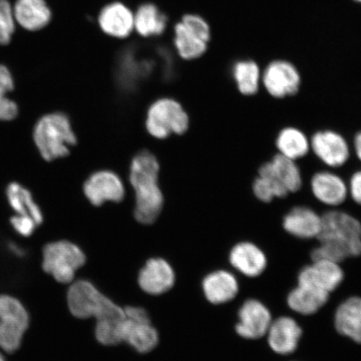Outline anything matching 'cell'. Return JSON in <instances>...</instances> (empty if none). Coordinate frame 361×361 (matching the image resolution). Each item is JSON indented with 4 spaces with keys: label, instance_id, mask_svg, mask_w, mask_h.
Listing matches in <instances>:
<instances>
[{
    "label": "cell",
    "instance_id": "31",
    "mask_svg": "<svg viewBox=\"0 0 361 361\" xmlns=\"http://www.w3.org/2000/svg\"><path fill=\"white\" fill-rule=\"evenodd\" d=\"M15 88V83L10 70L0 65V121H12L19 113L17 104L7 97Z\"/></svg>",
    "mask_w": 361,
    "mask_h": 361
},
{
    "label": "cell",
    "instance_id": "26",
    "mask_svg": "<svg viewBox=\"0 0 361 361\" xmlns=\"http://www.w3.org/2000/svg\"><path fill=\"white\" fill-rule=\"evenodd\" d=\"M203 292L212 304L227 303L237 295L238 284L237 279L227 271H216L204 279L202 283Z\"/></svg>",
    "mask_w": 361,
    "mask_h": 361
},
{
    "label": "cell",
    "instance_id": "12",
    "mask_svg": "<svg viewBox=\"0 0 361 361\" xmlns=\"http://www.w3.org/2000/svg\"><path fill=\"white\" fill-rule=\"evenodd\" d=\"M296 201L290 205L282 218V227L291 236L301 238H317L322 225L320 214L306 201L295 195Z\"/></svg>",
    "mask_w": 361,
    "mask_h": 361
},
{
    "label": "cell",
    "instance_id": "5",
    "mask_svg": "<svg viewBox=\"0 0 361 361\" xmlns=\"http://www.w3.org/2000/svg\"><path fill=\"white\" fill-rule=\"evenodd\" d=\"M310 156L323 168L341 171L353 160L350 140L332 128L316 129L310 135Z\"/></svg>",
    "mask_w": 361,
    "mask_h": 361
},
{
    "label": "cell",
    "instance_id": "22",
    "mask_svg": "<svg viewBox=\"0 0 361 361\" xmlns=\"http://www.w3.org/2000/svg\"><path fill=\"white\" fill-rule=\"evenodd\" d=\"M267 333L271 349L278 354L290 355L297 349L302 329L295 319L281 317L271 323Z\"/></svg>",
    "mask_w": 361,
    "mask_h": 361
},
{
    "label": "cell",
    "instance_id": "9",
    "mask_svg": "<svg viewBox=\"0 0 361 361\" xmlns=\"http://www.w3.org/2000/svg\"><path fill=\"white\" fill-rule=\"evenodd\" d=\"M28 326L29 314L20 301L0 295V348L8 353L19 349Z\"/></svg>",
    "mask_w": 361,
    "mask_h": 361
},
{
    "label": "cell",
    "instance_id": "13",
    "mask_svg": "<svg viewBox=\"0 0 361 361\" xmlns=\"http://www.w3.org/2000/svg\"><path fill=\"white\" fill-rule=\"evenodd\" d=\"M259 168L272 176L290 196L304 190L305 176L300 162L288 159L275 152L269 159L262 162Z\"/></svg>",
    "mask_w": 361,
    "mask_h": 361
},
{
    "label": "cell",
    "instance_id": "25",
    "mask_svg": "<svg viewBox=\"0 0 361 361\" xmlns=\"http://www.w3.org/2000/svg\"><path fill=\"white\" fill-rule=\"evenodd\" d=\"M123 341L128 343L140 353H147L155 348L159 338L150 319H132L126 318L121 331Z\"/></svg>",
    "mask_w": 361,
    "mask_h": 361
},
{
    "label": "cell",
    "instance_id": "6",
    "mask_svg": "<svg viewBox=\"0 0 361 361\" xmlns=\"http://www.w3.org/2000/svg\"><path fill=\"white\" fill-rule=\"evenodd\" d=\"M305 188L313 202L326 209H340L349 202L348 183L340 171L316 166L305 175Z\"/></svg>",
    "mask_w": 361,
    "mask_h": 361
},
{
    "label": "cell",
    "instance_id": "34",
    "mask_svg": "<svg viewBox=\"0 0 361 361\" xmlns=\"http://www.w3.org/2000/svg\"><path fill=\"white\" fill-rule=\"evenodd\" d=\"M348 183L349 202L361 207V166L350 164L341 171Z\"/></svg>",
    "mask_w": 361,
    "mask_h": 361
},
{
    "label": "cell",
    "instance_id": "28",
    "mask_svg": "<svg viewBox=\"0 0 361 361\" xmlns=\"http://www.w3.org/2000/svg\"><path fill=\"white\" fill-rule=\"evenodd\" d=\"M329 293L299 284L288 296V305L295 312L313 314L327 303Z\"/></svg>",
    "mask_w": 361,
    "mask_h": 361
},
{
    "label": "cell",
    "instance_id": "36",
    "mask_svg": "<svg viewBox=\"0 0 361 361\" xmlns=\"http://www.w3.org/2000/svg\"><path fill=\"white\" fill-rule=\"evenodd\" d=\"M350 140L353 160L356 164L361 166V129L356 130V132L351 135Z\"/></svg>",
    "mask_w": 361,
    "mask_h": 361
},
{
    "label": "cell",
    "instance_id": "4",
    "mask_svg": "<svg viewBox=\"0 0 361 361\" xmlns=\"http://www.w3.org/2000/svg\"><path fill=\"white\" fill-rule=\"evenodd\" d=\"M68 305L76 318L97 320L125 318L124 309L116 305L93 286L85 281L75 282L68 291Z\"/></svg>",
    "mask_w": 361,
    "mask_h": 361
},
{
    "label": "cell",
    "instance_id": "7",
    "mask_svg": "<svg viewBox=\"0 0 361 361\" xmlns=\"http://www.w3.org/2000/svg\"><path fill=\"white\" fill-rule=\"evenodd\" d=\"M303 85L299 66L286 58H275L263 66L262 90L274 100L283 101L295 97Z\"/></svg>",
    "mask_w": 361,
    "mask_h": 361
},
{
    "label": "cell",
    "instance_id": "35",
    "mask_svg": "<svg viewBox=\"0 0 361 361\" xmlns=\"http://www.w3.org/2000/svg\"><path fill=\"white\" fill-rule=\"evenodd\" d=\"M11 224L13 229L24 237L30 236L38 226L31 216L19 214H16L11 218Z\"/></svg>",
    "mask_w": 361,
    "mask_h": 361
},
{
    "label": "cell",
    "instance_id": "1",
    "mask_svg": "<svg viewBox=\"0 0 361 361\" xmlns=\"http://www.w3.org/2000/svg\"><path fill=\"white\" fill-rule=\"evenodd\" d=\"M317 239L319 245L311 254L313 260L338 264L350 257L360 256L361 221L342 207L324 210Z\"/></svg>",
    "mask_w": 361,
    "mask_h": 361
},
{
    "label": "cell",
    "instance_id": "14",
    "mask_svg": "<svg viewBox=\"0 0 361 361\" xmlns=\"http://www.w3.org/2000/svg\"><path fill=\"white\" fill-rule=\"evenodd\" d=\"M84 192L93 205L101 206L106 202H118L123 200V180L110 171L94 173L85 183Z\"/></svg>",
    "mask_w": 361,
    "mask_h": 361
},
{
    "label": "cell",
    "instance_id": "17",
    "mask_svg": "<svg viewBox=\"0 0 361 361\" xmlns=\"http://www.w3.org/2000/svg\"><path fill=\"white\" fill-rule=\"evenodd\" d=\"M238 318L237 333L241 337L250 340L266 335L272 323L269 310L256 300H248L242 305L239 310Z\"/></svg>",
    "mask_w": 361,
    "mask_h": 361
},
{
    "label": "cell",
    "instance_id": "30",
    "mask_svg": "<svg viewBox=\"0 0 361 361\" xmlns=\"http://www.w3.org/2000/svg\"><path fill=\"white\" fill-rule=\"evenodd\" d=\"M166 26V16L153 4H144L134 15V29L144 37L161 35Z\"/></svg>",
    "mask_w": 361,
    "mask_h": 361
},
{
    "label": "cell",
    "instance_id": "19",
    "mask_svg": "<svg viewBox=\"0 0 361 361\" xmlns=\"http://www.w3.org/2000/svg\"><path fill=\"white\" fill-rule=\"evenodd\" d=\"M262 66L252 58H243L233 63L230 71L234 88L243 97H254L262 92Z\"/></svg>",
    "mask_w": 361,
    "mask_h": 361
},
{
    "label": "cell",
    "instance_id": "32",
    "mask_svg": "<svg viewBox=\"0 0 361 361\" xmlns=\"http://www.w3.org/2000/svg\"><path fill=\"white\" fill-rule=\"evenodd\" d=\"M125 318H111L97 320L96 337L105 345H114L123 342L121 331Z\"/></svg>",
    "mask_w": 361,
    "mask_h": 361
},
{
    "label": "cell",
    "instance_id": "2",
    "mask_svg": "<svg viewBox=\"0 0 361 361\" xmlns=\"http://www.w3.org/2000/svg\"><path fill=\"white\" fill-rule=\"evenodd\" d=\"M158 173L159 164L152 153L142 152L134 157L130 165V182L135 194V216L144 224L154 223L164 205Z\"/></svg>",
    "mask_w": 361,
    "mask_h": 361
},
{
    "label": "cell",
    "instance_id": "21",
    "mask_svg": "<svg viewBox=\"0 0 361 361\" xmlns=\"http://www.w3.org/2000/svg\"><path fill=\"white\" fill-rule=\"evenodd\" d=\"M13 11L16 24L30 32L45 28L52 18V12L45 0H16Z\"/></svg>",
    "mask_w": 361,
    "mask_h": 361
},
{
    "label": "cell",
    "instance_id": "24",
    "mask_svg": "<svg viewBox=\"0 0 361 361\" xmlns=\"http://www.w3.org/2000/svg\"><path fill=\"white\" fill-rule=\"evenodd\" d=\"M230 263L247 277L259 276L267 266V259L259 247L250 242L234 246L230 252Z\"/></svg>",
    "mask_w": 361,
    "mask_h": 361
},
{
    "label": "cell",
    "instance_id": "16",
    "mask_svg": "<svg viewBox=\"0 0 361 361\" xmlns=\"http://www.w3.org/2000/svg\"><path fill=\"white\" fill-rule=\"evenodd\" d=\"M274 148L288 159L303 161L310 156V134L295 125L283 126L275 134Z\"/></svg>",
    "mask_w": 361,
    "mask_h": 361
},
{
    "label": "cell",
    "instance_id": "27",
    "mask_svg": "<svg viewBox=\"0 0 361 361\" xmlns=\"http://www.w3.org/2000/svg\"><path fill=\"white\" fill-rule=\"evenodd\" d=\"M335 326L341 336L361 344V298H350L338 307Z\"/></svg>",
    "mask_w": 361,
    "mask_h": 361
},
{
    "label": "cell",
    "instance_id": "8",
    "mask_svg": "<svg viewBox=\"0 0 361 361\" xmlns=\"http://www.w3.org/2000/svg\"><path fill=\"white\" fill-rule=\"evenodd\" d=\"M43 269L56 281L68 283L73 281L76 270L85 263L80 248L68 241L49 243L43 251Z\"/></svg>",
    "mask_w": 361,
    "mask_h": 361
},
{
    "label": "cell",
    "instance_id": "29",
    "mask_svg": "<svg viewBox=\"0 0 361 361\" xmlns=\"http://www.w3.org/2000/svg\"><path fill=\"white\" fill-rule=\"evenodd\" d=\"M8 203L16 214L30 216L37 225L43 222V215L28 189L17 183L8 185L6 189Z\"/></svg>",
    "mask_w": 361,
    "mask_h": 361
},
{
    "label": "cell",
    "instance_id": "15",
    "mask_svg": "<svg viewBox=\"0 0 361 361\" xmlns=\"http://www.w3.org/2000/svg\"><path fill=\"white\" fill-rule=\"evenodd\" d=\"M156 61L151 58L137 56V52L126 51L119 61L118 82L121 90L133 92L142 81L147 80L154 74Z\"/></svg>",
    "mask_w": 361,
    "mask_h": 361
},
{
    "label": "cell",
    "instance_id": "11",
    "mask_svg": "<svg viewBox=\"0 0 361 361\" xmlns=\"http://www.w3.org/2000/svg\"><path fill=\"white\" fill-rule=\"evenodd\" d=\"M209 40V26L200 16H184L175 27V47L179 56L185 60H193L202 56L207 51Z\"/></svg>",
    "mask_w": 361,
    "mask_h": 361
},
{
    "label": "cell",
    "instance_id": "18",
    "mask_svg": "<svg viewBox=\"0 0 361 361\" xmlns=\"http://www.w3.org/2000/svg\"><path fill=\"white\" fill-rule=\"evenodd\" d=\"M343 279L344 273L337 263L328 260H314L312 264L301 270L299 284L329 293L340 286Z\"/></svg>",
    "mask_w": 361,
    "mask_h": 361
},
{
    "label": "cell",
    "instance_id": "23",
    "mask_svg": "<svg viewBox=\"0 0 361 361\" xmlns=\"http://www.w3.org/2000/svg\"><path fill=\"white\" fill-rule=\"evenodd\" d=\"M98 21L104 32L112 37H128L134 30V13L121 3H113L104 8Z\"/></svg>",
    "mask_w": 361,
    "mask_h": 361
},
{
    "label": "cell",
    "instance_id": "37",
    "mask_svg": "<svg viewBox=\"0 0 361 361\" xmlns=\"http://www.w3.org/2000/svg\"><path fill=\"white\" fill-rule=\"evenodd\" d=\"M0 361H6V360H4V356L1 354H0Z\"/></svg>",
    "mask_w": 361,
    "mask_h": 361
},
{
    "label": "cell",
    "instance_id": "10",
    "mask_svg": "<svg viewBox=\"0 0 361 361\" xmlns=\"http://www.w3.org/2000/svg\"><path fill=\"white\" fill-rule=\"evenodd\" d=\"M188 128V116L178 102L161 99L147 112V128L153 137L164 139L171 134H183Z\"/></svg>",
    "mask_w": 361,
    "mask_h": 361
},
{
    "label": "cell",
    "instance_id": "20",
    "mask_svg": "<svg viewBox=\"0 0 361 361\" xmlns=\"http://www.w3.org/2000/svg\"><path fill=\"white\" fill-rule=\"evenodd\" d=\"M138 282L140 287L150 295H161L174 286V271L164 259H152L140 272Z\"/></svg>",
    "mask_w": 361,
    "mask_h": 361
},
{
    "label": "cell",
    "instance_id": "3",
    "mask_svg": "<svg viewBox=\"0 0 361 361\" xmlns=\"http://www.w3.org/2000/svg\"><path fill=\"white\" fill-rule=\"evenodd\" d=\"M33 137L45 161L67 156L78 141L69 118L60 112L42 116L35 126Z\"/></svg>",
    "mask_w": 361,
    "mask_h": 361
},
{
    "label": "cell",
    "instance_id": "33",
    "mask_svg": "<svg viewBox=\"0 0 361 361\" xmlns=\"http://www.w3.org/2000/svg\"><path fill=\"white\" fill-rule=\"evenodd\" d=\"M16 29V22L12 4L8 0H0V45H7L11 42Z\"/></svg>",
    "mask_w": 361,
    "mask_h": 361
},
{
    "label": "cell",
    "instance_id": "38",
    "mask_svg": "<svg viewBox=\"0 0 361 361\" xmlns=\"http://www.w3.org/2000/svg\"><path fill=\"white\" fill-rule=\"evenodd\" d=\"M354 1H355V2H358V3H360V4H361V0H354Z\"/></svg>",
    "mask_w": 361,
    "mask_h": 361
}]
</instances>
